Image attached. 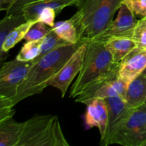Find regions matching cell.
I'll use <instances>...</instances> for the list:
<instances>
[{
  "label": "cell",
  "instance_id": "cell-24",
  "mask_svg": "<svg viewBox=\"0 0 146 146\" xmlns=\"http://www.w3.org/2000/svg\"><path fill=\"white\" fill-rule=\"evenodd\" d=\"M135 15L146 16V0H123Z\"/></svg>",
  "mask_w": 146,
  "mask_h": 146
},
{
  "label": "cell",
  "instance_id": "cell-7",
  "mask_svg": "<svg viewBox=\"0 0 146 146\" xmlns=\"http://www.w3.org/2000/svg\"><path fill=\"white\" fill-rule=\"evenodd\" d=\"M88 44V41H84L48 82V86L55 87L59 90L62 98L65 96L68 86L82 68Z\"/></svg>",
  "mask_w": 146,
  "mask_h": 146
},
{
  "label": "cell",
  "instance_id": "cell-8",
  "mask_svg": "<svg viewBox=\"0 0 146 146\" xmlns=\"http://www.w3.org/2000/svg\"><path fill=\"white\" fill-rule=\"evenodd\" d=\"M138 20L135 17L133 11L122 2L116 19L113 21L108 29L99 36L93 40L105 42L111 37H133L134 30L138 24Z\"/></svg>",
  "mask_w": 146,
  "mask_h": 146
},
{
  "label": "cell",
  "instance_id": "cell-19",
  "mask_svg": "<svg viewBox=\"0 0 146 146\" xmlns=\"http://www.w3.org/2000/svg\"><path fill=\"white\" fill-rule=\"evenodd\" d=\"M27 21L23 13L7 14L0 21V46L13 29Z\"/></svg>",
  "mask_w": 146,
  "mask_h": 146
},
{
  "label": "cell",
  "instance_id": "cell-6",
  "mask_svg": "<svg viewBox=\"0 0 146 146\" xmlns=\"http://www.w3.org/2000/svg\"><path fill=\"white\" fill-rule=\"evenodd\" d=\"M34 61H21L17 58L1 64L0 69V98L12 100L18 88L27 76Z\"/></svg>",
  "mask_w": 146,
  "mask_h": 146
},
{
  "label": "cell",
  "instance_id": "cell-2",
  "mask_svg": "<svg viewBox=\"0 0 146 146\" xmlns=\"http://www.w3.org/2000/svg\"><path fill=\"white\" fill-rule=\"evenodd\" d=\"M86 40H81L76 44H66L47 53L39 59L34 61L27 78L18 88L17 94L11 101L14 106L22 100L41 94L48 86L50 80L58 72Z\"/></svg>",
  "mask_w": 146,
  "mask_h": 146
},
{
  "label": "cell",
  "instance_id": "cell-13",
  "mask_svg": "<svg viewBox=\"0 0 146 146\" xmlns=\"http://www.w3.org/2000/svg\"><path fill=\"white\" fill-rule=\"evenodd\" d=\"M115 62L121 63L130 53L138 47L136 42L130 37H111L104 42Z\"/></svg>",
  "mask_w": 146,
  "mask_h": 146
},
{
  "label": "cell",
  "instance_id": "cell-28",
  "mask_svg": "<svg viewBox=\"0 0 146 146\" xmlns=\"http://www.w3.org/2000/svg\"><path fill=\"white\" fill-rule=\"evenodd\" d=\"M142 74H143V75L144 76H145V77H146V68H145V71H143V73Z\"/></svg>",
  "mask_w": 146,
  "mask_h": 146
},
{
  "label": "cell",
  "instance_id": "cell-1",
  "mask_svg": "<svg viewBox=\"0 0 146 146\" xmlns=\"http://www.w3.org/2000/svg\"><path fill=\"white\" fill-rule=\"evenodd\" d=\"M121 63L113 61L104 42L88 41L82 68L74 81L70 97L76 102L87 104L105 83L118 76Z\"/></svg>",
  "mask_w": 146,
  "mask_h": 146
},
{
  "label": "cell",
  "instance_id": "cell-17",
  "mask_svg": "<svg viewBox=\"0 0 146 146\" xmlns=\"http://www.w3.org/2000/svg\"><path fill=\"white\" fill-rule=\"evenodd\" d=\"M126 102L132 108H138L146 102V77L143 74L130 84L126 94Z\"/></svg>",
  "mask_w": 146,
  "mask_h": 146
},
{
  "label": "cell",
  "instance_id": "cell-25",
  "mask_svg": "<svg viewBox=\"0 0 146 146\" xmlns=\"http://www.w3.org/2000/svg\"><path fill=\"white\" fill-rule=\"evenodd\" d=\"M57 14L55 10L49 8V7H46L41 10L37 21H41V22L44 23L46 25L52 28L55 24L54 21H55V18Z\"/></svg>",
  "mask_w": 146,
  "mask_h": 146
},
{
  "label": "cell",
  "instance_id": "cell-5",
  "mask_svg": "<svg viewBox=\"0 0 146 146\" xmlns=\"http://www.w3.org/2000/svg\"><path fill=\"white\" fill-rule=\"evenodd\" d=\"M123 146H146V104L135 108L129 117L121 124L101 144Z\"/></svg>",
  "mask_w": 146,
  "mask_h": 146
},
{
  "label": "cell",
  "instance_id": "cell-23",
  "mask_svg": "<svg viewBox=\"0 0 146 146\" xmlns=\"http://www.w3.org/2000/svg\"><path fill=\"white\" fill-rule=\"evenodd\" d=\"M133 38L136 42L138 47L146 48V16L138 20Z\"/></svg>",
  "mask_w": 146,
  "mask_h": 146
},
{
  "label": "cell",
  "instance_id": "cell-11",
  "mask_svg": "<svg viewBox=\"0 0 146 146\" xmlns=\"http://www.w3.org/2000/svg\"><path fill=\"white\" fill-rule=\"evenodd\" d=\"M145 68L146 48L137 47L121 62L118 76L131 84Z\"/></svg>",
  "mask_w": 146,
  "mask_h": 146
},
{
  "label": "cell",
  "instance_id": "cell-21",
  "mask_svg": "<svg viewBox=\"0 0 146 146\" xmlns=\"http://www.w3.org/2000/svg\"><path fill=\"white\" fill-rule=\"evenodd\" d=\"M66 44H68V43L59 38L56 35V34L53 31L52 29V30L43 38L41 46V53H40L39 56L36 60L39 59L40 58L44 56V55H46L49 51H52L54 48ZM36 60H34V61H36Z\"/></svg>",
  "mask_w": 146,
  "mask_h": 146
},
{
  "label": "cell",
  "instance_id": "cell-18",
  "mask_svg": "<svg viewBox=\"0 0 146 146\" xmlns=\"http://www.w3.org/2000/svg\"><path fill=\"white\" fill-rule=\"evenodd\" d=\"M53 31L59 38L68 44H76L79 40L77 29L71 19L57 23L52 27Z\"/></svg>",
  "mask_w": 146,
  "mask_h": 146
},
{
  "label": "cell",
  "instance_id": "cell-10",
  "mask_svg": "<svg viewBox=\"0 0 146 146\" xmlns=\"http://www.w3.org/2000/svg\"><path fill=\"white\" fill-rule=\"evenodd\" d=\"M104 99L108 108V121L106 136L104 141L101 143V145L135 110V108L130 106L126 101L121 97H108Z\"/></svg>",
  "mask_w": 146,
  "mask_h": 146
},
{
  "label": "cell",
  "instance_id": "cell-20",
  "mask_svg": "<svg viewBox=\"0 0 146 146\" xmlns=\"http://www.w3.org/2000/svg\"><path fill=\"white\" fill-rule=\"evenodd\" d=\"M43 38L37 41H27V43L22 46L16 58L21 61H31L36 59L41 53Z\"/></svg>",
  "mask_w": 146,
  "mask_h": 146
},
{
  "label": "cell",
  "instance_id": "cell-9",
  "mask_svg": "<svg viewBox=\"0 0 146 146\" xmlns=\"http://www.w3.org/2000/svg\"><path fill=\"white\" fill-rule=\"evenodd\" d=\"M86 105L84 123L87 129L96 127L101 135V143L106 136L108 128V113L104 98H96L90 101Z\"/></svg>",
  "mask_w": 146,
  "mask_h": 146
},
{
  "label": "cell",
  "instance_id": "cell-22",
  "mask_svg": "<svg viewBox=\"0 0 146 146\" xmlns=\"http://www.w3.org/2000/svg\"><path fill=\"white\" fill-rule=\"evenodd\" d=\"M46 26L41 21H37L28 31L24 37V40L27 41H37L44 38L52 30L51 27Z\"/></svg>",
  "mask_w": 146,
  "mask_h": 146
},
{
  "label": "cell",
  "instance_id": "cell-29",
  "mask_svg": "<svg viewBox=\"0 0 146 146\" xmlns=\"http://www.w3.org/2000/svg\"><path fill=\"white\" fill-rule=\"evenodd\" d=\"M145 104H146V102H145Z\"/></svg>",
  "mask_w": 146,
  "mask_h": 146
},
{
  "label": "cell",
  "instance_id": "cell-16",
  "mask_svg": "<svg viewBox=\"0 0 146 146\" xmlns=\"http://www.w3.org/2000/svg\"><path fill=\"white\" fill-rule=\"evenodd\" d=\"M129 85V83L118 76L114 79L105 83L102 86L100 87L94 94L93 99L96 98L121 97L126 101V94Z\"/></svg>",
  "mask_w": 146,
  "mask_h": 146
},
{
  "label": "cell",
  "instance_id": "cell-3",
  "mask_svg": "<svg viewBox=\"0 0 146 146\" xmlns=\"http://www.w3.org/2000/svg\"><path fill=\"white\" fill-rule=\"evenodd\" d=\"M123 0H81L71 17L79 40L91 41L105 32L113 21Z\"/></svg>",
  "mask_w": 146,
  "mask_h": 146
},
{
  "label": "cell",
  "instance_id": "cell-4",
  "mask_svg": "<svg viewBox=\"0 0 146 146\" xmlns=\"http://www.w3.org/2000/svg\"><path fill=\"white\" fill-rule=\"evenodd\" d=\"M17 146H69L58 116L38 115L24 122Z\"/></svg>",
  "mask_w": 146,
  "mask_h": 146
},
{
  "label": "cell",
  "instance_id": "cell-27",
  "mask_svg": "<svg viewBox=\"0 0 146 146\" xmlns=\"http://www.w3.org/2000/svg\"><path fill=\"white\" fill-rule=\"evenodd\" d=\"M16 1L17 0H0V10L7 13L15 4Z\"/></svg>",
  "mask_w": 146,
  "mask_h": 146
},
{
  "label": "cell",
  "instance_id": "cell-26",
  "mask_svg": "<svg viewBox=\"0 0 146 146\" xmlns=\"http://www.w3.org/2000/svg\"><path fill=\"white\" fill-rule=\"evenodd\" d=\"M36 1H38V0H17L15 4L13 6L12 8L10 9V11L7 13V14H19V13H21L22 9L26 5Z\"/></svg>",
  "mask_w": 146,
  "mask_h": 146
},
{
  "label": "cell",
  "instance_id": "cell-15",
  "mask_svg": "<svg viewBox=\"0 0 146 146\" xmlns=\"http://www.w3.org/2000/svg\"><path fill=\"white\" fill-rule=\"evenodd\" d=\"M37 21L35 20L26 21L25 22L16 27L8 34L3 44L0 46V61L1 64L3 60L6 58L5 54H7L10 49L15 46V45L19 43L21 40L24 39V37L31 27H33V25Z\"/></svg>",
  "mask_w": 146,
  "mask_h": 146
},
{
  "label": "cell",
  "instance_id": "cell-14",
  "mask_svg": "<svg viewBox=\"0 0 146 146\" xmlns=\"http://www.w3.org/2000/svg\"><path fill=\"white\" fill-rule=\"evenodd\" d=\"M24 123L17 122L13 118L0 122V146H17L22 134Z\"/></svg>",
  "mask_w": 146,
  "mask_h": 146
},
{
  "label": "cell",
  "instance_id": "cell-12",
  "mask_svg": "<svg viewBox=\"0 0 146 146\" xmlns=\"http://www.w3.org/2000/svg\"><path fill=\"white\" fill-rule=\"evenodd\" d=\"M80 1L81 0H38L26 5L22 9L21 13H23L27 21H37L40 12L44 8L49 7L53 9L58 15L64 8L70 6H77Z\"/></svg>",
  "mask_w": 146,
  "mask_h": 146
}]
</instances>
